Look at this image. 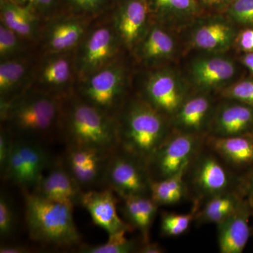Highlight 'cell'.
<instances>
[{
    "label": "cell",
    "instance_id": "1",
    "mask_svg": "<svg viewBox=\"0 0 253 253\" xmlns=\"http://www.w3.org/2000/svg\"><path fill=\"white\" fill-rule=\"evenodd\" d=\"M64 99L31 86L0 106L1 123L15 139L42 145L52 142L60 139Z\"/></svg>",
    "mask_w": 253,
    "mask_h": 253
},
{
    "label": "cell",
    "instance_id": "2",
    "mask_svg": "<svg viewBox=\"0 0 253 253\" xmlns=\"http://www.w3.org/2000/svg\"><path fill=\"white\" fill-rule=\"evenodd\" d=\"M115 118L119 147L146 165L173 131L170 118L140 96L127 99Z\"/></svg>",
    "mask_w": 253,
    "mask_h": 253
},
{
    "label": "cell",
    "instance_id": "3",
    "mask_svg": "<svg viewBox=\"0 0 253 253\" xmlns=\"http://www.w3.org/2000/svg\"><path fill=\"white\" fill-rule=\"evenodd\" d=\"M60 139L66 146L112 154L119 147L116 118L83 101L76 93L63 101Z\"/></svg>",
    "mask_w": 253,
    "mask_h": 253
},
{
    "label": "cell",
    "instance_id": "4",
    "mask_svg": "<svg viewBox=\"0 0 253 253\" xmlns=\"http://www.w3.org/2000/svg\"><path fill=\"white\" fill-rule=\"evenodd\" d=\"M25 217L33 241L45 246L71 249L81 245L71 205L44 199L23 190Z\"/></svg>",
    "mask_w": 253,
    "mask_h": 253
},
{
    "label": "cell",
    "instance_id": "5",
    "mask_svg": "<svg viewBox=\"0 0 253 253\" xmlns=\"http://www.w3.org/2000/svg\"><path fill=\"white\" fill-rule=\"evenodd\" d=\"M240 176L205 144L184 174L186 195L193 202L202 203L217 195L239 190Z\"/></svg>",
    "mask_w": 253,
    "mask_h": 253
},
{
    "label": "cell",
    "instance_id": "6",
    "mask_svg": "<svg viewBox=\"0 0 253 253\" xmlns=\"http://www.w3.org/2000/svg\"><path fill=\"white\" fill-rule=\"evenodd\" d=\"M126 75V68L118 57L77 82L75 93L83 101L116 118L127 100Z\"/></svg>",
    "mask_w": 253,
    "mask_h": 253
},
{
    "label": "cell",
    "instance_id": "7",
    "mask_svg": "<svg viewBox=\"0 0 253 253\" xmlns=\"http://www.w3.org/2000/svg\"><path fill=\"white\" fill-rule=\"evenodd\" d=\"M123 45L111 19L93 24L75 49L78 81L117 59Z\"/></svg>",
    "mask_w": 253,
    "mask_h": 253
},
{
    "label": "cell",
    "instance_id": "8",
    "mask_svg": "<svg viewBox=\"0 0 253 253\" xmlns=\"http://www.w3.org/2000/svg\"><path fill=\"white\" fill-rule=\"evenodd\" d=\"M206 137L173 130L146 163L151 180H161L186 171L204 148Z\"/></svg>",
    "mask_w": 253,
    "mask_h": 253
},
{
    "label": "cell",
    "instance_id": "9",
    "mask_svg": "<svg viewBox=\"0 0 253 253\" xmlns=\"http://www.w3.org/2000/svg\"><path fill=\"white\" fill-rule=\"evenodd\" d=\"M151 178L146 163L118 147L109 156L104 186L121 199L150 196Z\"/></svg>",
    "mask_w": 253,
    "mask_h": 253
},
{
    "label": "cell",
    "instance_id": "10",
    "mask_svg": "<svg viewBox=\"0 0 253 253\" xmlns=\"http://www.w3.org/2000/svg\"><path fill=\"white\" fill-rule=\"evenodd\" d=\"M52 161L44 145L15 139L6 169L1 177L11 181L22 191L34 189Z\"/></svg>",
    "mask_w": 253,
    "mask_h": 253
},
{
    "label": "cell",
    "instance_id": "11",
    "mask_svg": "<svg viewBox=\"0 0 253 253\" xmlns=\"http://www.w3.org/2000/svg\"><path fill=\"white\" fill-rule=\"evenodd\" d=\"M77 81L73 50L43 54L36 62L32 86L64 99L74 93Z\"/></svg>",
    "mask_w": 253,
    "mask_h": 253
},
{
    "label": "cell",
    "instance_id": "12",
    "mask_svg": "<svg viewBox=\"0 0 253 253\" xmlns=\"http://www.w3.org/2000/svg\"><path fill=\"white\" fill-rule=\"evenodd\" d=\"M94 18L60 14L44 22L40 42L43 54L67 52L77 48Z\"/></svg>",
    "mask_w": 253,
    "mask_h": 253
},
{
    "label": "cell",
    "instance_id": "13",
    "mask_svg": "<svg viewBox=\"0 0 253 253\" xmlns=\"http://www.w3.org/2000/svg\"><path fill=\"white\" fill-rule=\"evenodd\" d=\"M111 154L90 148L66 146L61 163L83 191L104 186L105 174Z\"/></svg>",
    "mask_w": 253,
    "mask_h": 253
},
{
    "label": "cell",
    "instance_id": "14",
    "mask_svg": "<svg viewBox=\"0 0 253 253\" xmlns=\"http://www.w3.org/2000/svg\"><path fill=\"white\" fill-rule=\"evenodd\" d=\"M140 97L170 119L186 100L180 83L172 73L166 71L149 75Z\"/></svg>",
    "mask_w": 253,
    "mask_h": 253
},
{
    "label": "cell",
    "instance_id": "15",
    "mask_svg": "<svg viewBox=\"0 0 253 253\" xmlns=\"http://www.w3.org/2000/svg\"><path fill=\"white\" fill-rule=\"evenodd\" d=\"M149 6L146 0H121L111 21L123 45L132 49L146 33Z\"/></svg>",
    "mask_w": 253,
    "mask_h": 253
},
{
    "label": "cell",
    "instance_id": "16",
    "mask_svg": "<svg viewBox=\"0 0 253 253\" xmlns=\"http://www.w3.org/2000/svg\"><path fill=\"white\" fill-rule=\"evenodd\" d=\"M115 194L108 188L89 190L83 191L81 200V206L90 214L93 222L109 235L121 231L130 232L133 229L120 217L117 211L118 199Z\"/></svg>",
    "mask_w": 253,
    "mask_h": 253
},
{
    "label": "cell",
    "instance_id": "17",
    "mask_svg": "<svg viewBox=\"0 0 253 253\" xmlns=\"http://www.w3.org/2000/svg\"><path fill=\"white\" fill-rule=\"evenodd\" d=\"M37 61L31 54L0 63V106L9 104L33 84Z\"/></svg>",
    "mask_w": 253,
    "mask_h": 253
},
{
    "label": "cell",
    "instance_id": "18",
    "mask_svg": "<svg viewBox=\"0 0 253 253\" xmlns=\"http://www.w3.org/2000/svg\"><path fill=\"white\" fill-rule=\"evenodd\" d=\"M33 193L50 201L75 206L81 205L83 191L59 160L52 163L48 173L43 174Z\"/></svg>",
    "mask_w": 253,
    "mask_h": 253
},
{
    "label": "cell",
    "instance_id": "19",
    "mask_svg": "<svg viewBox=\"0 0 253 253\" xmlns=\"http://www.w3.org/2000/svg\"><path fill=\"white\" fill-rule=\"evenodd\" d=\"M252 132L253 107L234 101L214 110L208 136L226 137Z\"/></svg>",
    "mask_w": 253,
    "mask_h": 253
},
{
    "label": "cell",
    "instance_id": "20",
    "mask_svg": "<svg viewBox=\"0 0 253 253\" xmlns=\"http://www.w3.org/2000/svg\"><path fill=\"white\" fill-rule=\"evenodd\" d=\"M253 213V208L246 199L236 212L217 224L219 252L243 253L251 235L249 221Z\"/></svg>",
    "mask_w": 253,
    "mask_h": 253
},
{
    "label": "cell",
    "instance_id": "21",
    "mask_svg": "<svg viewBox=\"0 0 253 253\" xmlns=\"http://www.w3.org/2000/svg\"><path fill=\"white\" fill-rule=\"evenodd\" d=\"M214 111L212 101L206 95L186 99L171 118L173 130L208 136Z\"/></svg>",
    "mask_w": 253,
    "mask_h": 253
},
{
    "label": "cell",
    "instance_id": "22",
    "mask_svg": "<svg viewBox=\"0 0 253 253\" xmlns=\"http://www.w3.org/2000/svg\"><path fill=\"white\" fill-rule=\"evenodd\" d=\"M206 144L230 168L253 166V132L226 137L207 136Z\"/></svg>",
    "mask_w": 253,
    "mask_h": 253
},
{
    "label": "cell",
    "instance_id": "23",
    "mask_svg": "<svg viewBox=\"0 0 253 253\" xmlns=\"http://www.w3.org/2000/svg\"><path fill=\"white\" fill-rule=\"evenodd\" d=\"M236 66L231 60L220 56L206 57L195 61L191 68L194 83L200 89H214L235 76Z\"/></svg>",
    "mask_w": 253,
    "mask_h": 253
},
{
    "label": "cell",
    "instance_id": "24",
    "mask_svg": "<svg viewBox=\"0 0 253 253\" xmlns=\"http://www.w3.org/2000/svg\"><path fill=\"white\" fill-rule=\"evenodd\" d=\"M1 23L32 44L40 41L44 23L31 11L10 0L1 4Z\"/></svg>",
    "mask_w": 253,
    "mask_h": 253
},
{
    "label": "cell",
    "instance_id": "25",
    "mask_svg": "<svg viewBox=\"0 0 253 253\" xmlns=\"http://www.w3.org/2000/svg\"><path fill=\"white\" fill-rule=\"evenodd\" d=\"M123 212L126 222L141 233L142 242L150 241V230L158 207L150 196H129L122 199Z\"/></svg>",
    "mask_w": 253,
    "mask_h": 253
},
{
    "label": "cell",
    "instance_id": "26",
    "mask_svg": "<svg viewBox=\"0 0 253 253\" xmlns=\"http://www.w3.org/2000/svg\"><path fill=\"white\" fill-rule=\"evenodd\" d=\"M246 198L239 190L228 191L208 199L196 212L194 221L199 226L214 224L217 225L236 212Z\"/></svg>",
    "mask_w": 253,
    "mask_h": 253
},
{
    "label": "cell",
    "instance_id": "27",
    "mask_svg": "<svg viewBox=\"0 0 253 253\" xmlns=\"http://www.w3.org/2000/svg\"><path fill=\"white\" fill-rule=\"evenodd\" d=\"M234 28L222 21L204 23L194 31L192 42L196 48L206 51H222L232 44Z\"/></svg>",
    "mask_w": 253,
    "mask_h": 253
},
{
    "label": "cell",
    "instance_id": "28",
    "mask_svg": "<svg viewBox=\"0 0 253 253\" xmlns=\"http://www.w3.org/2000/svg\"><path fill=\"white\" fill-rule=\"evenodd\" d=\"M139 44L137 54L141 60L148 62L168 57L174 48L172 37L157 26L151 28Z\"/></svg>",
    "mask_w": 253,
    "mask_h": 253
},
{
    "label": "cell",
    "instance_id": "29",
    "mask_svg": "<svg viewBox=\"0 0 253 253\" xmlns=\"http://www.w3.org/2000/svg\"><path fill=\"white\" fill-rule=\"evenodd\" d=\"M186 171L161 180H151L150 196L158 206L180 202L186 195L184 174Z\"/></svg>",
    "mask_w": 253,
    "mask_h": 253
},
{
    "label": "cell",
    "instance_id": "30",
    "mask_svg": "<svg viewBox=\"0 0 253 253\" xmlns=\"http://www.w3.org/2000/svg\"><path fill=\"white\" fill-rule=\"evenodd\" d=\"M32 43L18 36L1 23L0 25V60L14 59L31 54Z\"/></svg>",
    "mask_w": 253,
    "mask_h": 253
},
{
    "label": "cell",
    "instance_id": "31",
    "mask_svg": "<svg viewBox=\"0 0 253 253\" xmlns=\"http://www.w3.org/2000/svg\"><path fill=\"white\" fill-rule=\"evenodd\" d=\"M127 231H121L111 234L109 240L104 244L98 246L81 245L78 252L83 253H137L140 245L126 237Z\"/></svg>",
    "mask_w": 253,
    "mask_h": 253
},
{
    "label": "cell",
    "instance_id": "32",
    "mask_svg": "<svg viewBox=\"0 0 253 253\" xmlns=\"http://www.w3.org/2000/svg\"><path fill=\"white\" fill-rule=\"evenodd\" d=\"M200 205L194 202L192 211L187 214H174L163 212L161 217V231L166 236H179L182 235L189 229L192 221H194L196 212Z\"/></svg>",
    "mask_w": 253,
    "mask_h": 253
},
{
    "label": "cell",
    "instance_id": "33",
    "mask_svg": "<svg viewBox=\"0 0 253 253\" xmlns=\"http://www.w3.org/2000/svg\"><path fill=\"white\" fill-rule=\"evenodd\" d=\"M15 4L27 9L46 22L59 16V0H10Z\"/></svg>",
    "mask_w": 253,
    "mask_h": 253
},
{
    "label": "cell",
    "instance_id": "34",
    "mask_svg": "<svg viewBox=\"0 0 253 253\" xmlns=\"http://www.w3.org/2000/svg\"><path fill=\"white\" fill-rule=\"evenodd\" d=\"M110 0H66L71 14L94 18L104 12Z\"/></svg>",
    "mask_w": 253,
    "mask_h": 253
},
{
    "label": "cell",
    "instance_id": "35",
    "mask_svg": "<svg viewBox=\"0 0 253 253\" xmlns=\"http://www.w3.org/2000/svg\"><path fill=\"white\" fill-rule=\"evenodd\" d=\"M16 224L14 206L9 196L1 191L0 195V236L1 239L12 235Z\"/></svg>",
    "mask_w": 253,
    "mask_h": 253
},
{
    "label": "cell",
    "instance_id": "36",
    "mask_svg": "<svg viewBox=\"0 0 253 253\" xmlns=\"http://www.w3.org/2000/svg\"><path fill=\"white\" fill-rule=\"evenodd\" d=\"M222 95L226 99L253 107V81L246 80L235 83L224 89Z\"/></svg>",
    "mask_w": 253,
    "mask_h": 253
},
{
    "label": "cell",
    "instance_id": "37",
    "mask_svg": "<svg viewBox=\"0 0 253 253\" xmlns=\"http://www.w3.org/2000/svg\"><path fill=\"white\" fill-rule=\"evenodd\" d=\"M229 14L236 22L253 28V0H234Z\"/></svg>",
    "mask_w": 253,
    "mask_h": 253
},
{
    "label": "cell",
    "instance_id": "38",
    "mask_svg": "<svg viewBox=\"0 0 253 253\" xmlns=\"http://www.w3.org/2000/svg\"><path fill=\"white\" fill-rule=\"evenodd\" d=\"M159 9L178 13H189L196 9L195 0H153Z\"/></svg>",
    "mask_w": 253,
    "mask_h": 253
},
{
    "label": "cell",
    "instance_id": "39",
    "mask_svg": "<svg viewBox=\"0 0 253 253\" xmlns=\"http://www.w3.org/2000/svg\"><path fill=\"white\" fill-rule=\"evenodd\" d=\"M14 137L4 126H1L0 131V171L2 175L9 160Z\"/></svg>",
    "mask_w": 253,
    "mask_h": 253
},
{
    "label": "cell",
    "instance_id": "40",
    "mask_svg": "<svg viewBox=\"0 0 253 253\" xmlns=\"http://www.w3.org/2000/svg\"><path fill=\"white\" fill-rule=\"evenodd\" d=\"M239 189L253 208V170L240 176Z\"/></svg>",
    "mask_w": 253,
    "mask_h": 253
},
{
    "label": "cell",
    "instance_id": "41",
    "mask_svg": "<svg viewBox=\"0 0 253 253\" xmlns=\"http://www.w3.org/2000/svg\"><path fill=\"white\" fill-rule=\"evenodd\" d=\"M237 42L243 51L253 52V28L241 32L237 37Z\"/></svg>",
    "mask_w": 253,
    "mask_h": 253
},
{
    "label": "cell",
    "instance_id": "42",
    "mask_svg": "<svg viewBox=\"0 0 253 253\" xmlns=\"http://www.w3.org/2000/svg\"><path fill=\"white\" fill-rule=\"evenodd\" d=\"M165 249H163L161 245L156 244V243L141 242L137 253H165Z\"/></svg>",
    "mask_w": 253,
    "mask_h": 253
},
{
    "label": "cell",
    "instance_id": "43",
    "mask_svg": "<svg viewBox=\"0 0 253 253\" xmlns=\"http://www.w3.org/2000/svg\"><path fill=\"white\" fill-rule=\"evenodd\" d=\"M31 252L26 246L21 245H1L0 253H27Z\"/></svg>",
    "mask_w": 253,
    "mask_h": 253
},
{
    "label": "cell",
    "instance_id": "44",
    "mask_svg": "<svg viewBox=\"0 0 253 253\" xmlns=\"http://www.w3.org/2000/svg\"><path fill=\"white\" fill-rule=\"evenodd\" d=\"M243 63L253 75V52L245 55L243 57Z\"/></svg>",
    "mask_w": 253,
    "mask_h": 253
},
{
    "label": "cell",
    "instance_id": "45",
    "mask_svg": "<svg viewBox=\"0 0 253 253\" xmlns=\"http://www.w3.org/2000/svg\"><path fill=\"white\" fill-rule=\"evenodd\" d=\"M204 4L209 5V6H217L224 4L230 1V4L234 0H201Z\"/></svg>",
    "mask_w": 253,
    "mask_h": 253
}]
</instances>
